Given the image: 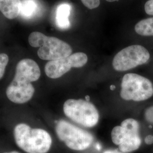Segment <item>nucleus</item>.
I'll return each mask as SVG.
<instances>
[{
  "instance_id": "nucleus-12",
  "label": "nucleus",
  "mask_w": 153,
  "mask_h": 153,
  "mask_svg": "<svg viewBox=\"0 0 153 153\" xmlns=\"http://www.w3.org/2000/svg\"><path fill=\"white\" fill-rule=\"evenodd\" d=\"M38 10L36 0H22L20 15L24 18L30 19L34 16Z\"/></svg>"
},
{
  "instance_id": "nucleus-15",
  "label": "nucleus",
  "mask_w": 153,
  "mask_h": 153,
  "mask_svg": "<svg viewBox=\"0 0 153 153\" xmlns=\"http://www.w3.org/2000/svg\"><path fill=\"white\" fill-rule=\"evenodd\" d=\"M82 4L89 9L97 8L100 5V0H81Z\"/></svg>"
},
{
  "instance_id": "nucleus-5",
  "label": "nucleus",
  "mask_w": 153,
  "mask_h": 153,
  "mask_svg": "<svg viewBox=\"0 0 153 153\" xmlns=\"http://www.w3.org/2000/svg\"><path fill=\"white\" fill-rule=\"evenodd\" d=\"M153 86L148 78L134 73H128L123 77L121 97L126 100L141 102L150 98Z\"/></svg>"
},
{
  "instance_id": "nucleus-14",
  "label": "nucleus",
  "mask_w": 153,
  "mask_h": 153,
  "mask_svg": "<svg viewBox=\"0 0 153 153\" xmlns=\"http://www.w3.org/2000/svg\"><path fill=\"white\" fill-rule=\"evenodd\" d=\"M9 62V57L5 53L0 54V79L4 76L6 66Z\"/></svg>"
},
{
  "instance_id": "nucleus-21",
  "label": "nucleus",
  "mask_w": 153,
  "mask_h": 153,
  "mask_svg": "<svg viewBox=\"0 0 153 153\" xmlns=\"http://www.w3.org/2000/svg\"><path fill=\"white\" fill-rule=\"evenodd\" d=\"M115 86H111V90H114V89H115Z\"/></svg>"
},
{
  "instance_id": "nucleus-3",
  "label": "nucleus",
  "mask_w": 153,
  "mask_h": 153,
  "mask_svg": "<svg viewBox=\"0 0 153 153\" xmlns=\"http://www.w3.org/2000/svg\"><path fill=\"white\" fill-rule=\"evenodd\" d=\"M28 43L33 47H39V57L44 60H56L71 55L69 44L59 39L48 36L43 33L35 31L30 33Z\"/></svg>"
},
{
  "instance_id": "nucleus-9",
  "label": "nucleus",
  "mask_w": 153,
  "mask_h": 153,
  "mask_svg": "<svg viewBox=\"0 0 153 153\" xmlns=\"http://www.w3.org/2000/svg\"><path fill=\"white\" fill-rule=\"evenodd\" d=\"M87 55L76 52L60 59L49 61L45 66V73L49 78H60L71 69V68H81L88 62Z\"/></svg>"
},
{
  "instance_id": "nucleus-8",
  "label": "nucleus",
  "mask_w": 153,
  "mask_h": 153,
  "mask_svg": "<svg viewBox=\"0 0 153 153\" xmlns=\"http://www.w3.org/2000/svg\"><path fill=\"white\" fill-rule=\"evenodd\" d=\"M150 57L149 51L142 45H130L116 54L112 66L115 71H126L146 63Z\"/></svg>"
},
{
  "instance_id": "nucleus-19",
  "label": "nucleus",
  "mask_w": 153,
  "mask_h": 153,
  "mask_svg": "<svg viewBox=\"0 0 153 153\" xmlns=\"http://www.w3.org/2000/svg\"><path fill=\"white\" fill-rule=\"evenodd\" d=\"M104 153H117V152H113V151H107L105 152H104Z\"/></svg>"
},
{
  "instance_id": "nucleus-11",
  "label": "nucleus",
  "mask_w": 153,
  "mask_h": 153,
  "mask_svg": "<svg viewBox=\"0 0 153 153\" xmlns=\"http://www.w3.org/2000/svg\"><path fill=\"white\" fill-rule=\"evenodd\" d=\"M71 11V6L68 4H61L58 6L56 10V21L59 27L66 29L70 26L69 17Z\"/></svg>"
},
{
  "instance_id": "nucleus-16",
  "label": "nucleus",
  "mask_w": 153,
  "mask_h": 153,
  "mask_svg": "<svg viewBox=\"0 0 153 153\" xmlns=\"http://www.w3.org/2000/svg\"><path fill=\"white\" fill-rule=\"evenodd\" d=\"M145 118L149 123L153 124V105L148 107L145 112Z\"/></svg>"
},
{
  "instance_id": "nucleus-20",
  "label": "nucleus",
  "mask_w": 153,
  "mask_h": 153,
  "mask_svg": "<svg viewBox=\"0 0 153 153\" xmlns=\"http://www.w3.org/2000/svg\"><path fill=\"white\" fill-rule=\"evenodd\" d=\"M108 2H115V1H118L119 0H105Z\"/></svg>"
},
{
  "instance_id": "nucleus-1",
  "label": "nucleus",
  "mask_w": 153,
  "mask_h": 153,
  "mask_svg": "<svg viewBox=\"0 0 153 153\" xmlns=\"http://www.w3.org/2000/svg\"><path fill=\"white\" fill-rule=\"evenodd\" d=\"M41 75L38 64L32 59H25L16 65V74L6 89V95L11 102L23 104L33 98L35 92L31 82L36 81Z\"/></svg>"
},
{
  "instance_id": "nucleus-7",
  "label": "nucleus",
  "mask_w": 153,
  "mask_h": 153,
  "mask_svg": "<svg viewBox=\"0 0 153 153\" xmlns=\"http://www.w3.org/2000/svg\"><path fill=\"white\" fill-rule=\"evenodd\" d=\"M56 131L61 141L64 142L68 148L74 150L87 149L94 140L91 134L65 120L58 122Z\"/></svg>"
},
{
  "instance_id": "nucleus-22",
  "label": "nucleus",
  "mask_w": 153,
  "mask_h": 153,
  "mask_svg": "<svg viewBox=\"0 0 153 153\" xmlns=\"http://www.w3.org/2000/svg\"><path fill=\"white\" fill-rule=\"evenodd\" d=\"M86 100L88 101V100H89V99H90V98H89V97H88V96H87V97H86Z\"/></svg>"
},
{
  "instance_id": "nucleus-23",
  "label": "nucleus",
  "mask_w": 153,
  "mask_h": 153,
  "mask_svg": "<svg viewBox=\"0 0 153 153\" xmlns=\"http://www.w3.org/2000/svg\"><path fill=\"white\" fill-rule=\"evenodd\" d=\"M20 153L17 152H8V153Z\"/></svg>"
},
{
  "instance_id": "nucleus-2",
  "label": "nucleus",
  "mask_w": 153,
  "mask_h": 153,
  "mask_svg": "<svg viewBox=\"0 0 153 153\" xmlns=\"http://www.w3.org/2000/svg\"><path fill=\"white\" fill-rule=\"evenodd\" d=\"M14 138L17 145L27 153H46L52 145L49 133L42 129H33L26 124L15 127Z\"/></svg>"
},
{
  "instance_id": "nucleus-18",
  "label": "nucleus",
  "mask_w": 153,
  "mask_h": 153,
  "mask_svg": "<svg viewBox=\"0 0 153 153\" xmlns=\"http://www.w3.org/2000/svg\"><path fill=\"white\" fill-rule=\"evenodd\" d=\"M145 142L148 145H152L153 143V136L148 135L145 138Z\"/></svg>"
},
{
  "instance_id": "nucleus-6",
  "label": "nucleus",
  "mask_w": 153,
  "mask_h": 153,
  "mask_svg": "<svg viewBox=\"0 0 153 153\" xmlns=\"http://www.w3.org/2000/svg\"><path fill=\"white\" fill-rule=\"evenodd\" d=\"M65 115L71 120L81 126L91 128L96 126L99 118L95 105L83 99H68L63 107Z\"/></svg>"
},
{
  "instance_id": "nucleus-10",
  "label": "nucleus",
  "mask_w": 153,
  "mask_h": 153,
  "mask_svg": "<svg viewBox=\"0 0 153 153\" xmlns=\"http://www.w3.org/2000/svg\"><path fill=\"white\" fill-rule=\"evenodd\" d=\"M22 0H0V11L9 19L16 18L20 14Z\"/></svg>"
},
{
  "instance_id": "nucleus-17",
  "label": "nucleus",
  "mask_w": 153,
  "mask_h": 153,
  "mask_svg": "<svg viewBox=\"0 0 153 153\" xmlns=\"http://www.w3.org/2000/svg\"><path fill=\"white\" fill-rule=\"evenodd\" d=\"M145 10L148 15L153 16V0H149L146 2Z\"/></svg>"
},
{
  "instance_id": "nucleus-4",
  "label": "nucleus",
  "mask_w": 153,
  "mask_h": 153,
  "mask_svg": "<svg viewBox=\"0 0 153 153\" xmlns=\"http://www.w3.org/2000/svg\"><path fill=\"white\" fill-rule=\"evenodd\" d=\"M140 125L133 119H127L121 123L120 126L114 127L111 132L112 142L118 145L123 153L136 150L141 144L139 135Z\"/></svg>"
},
{
  "instance_id": "nucleus-13",
  "label": "nucleus",
  "mask_w": 153,
  "mask_h": 153,
  "mask_svg": "<svg viewBox=\"0 0 153 153\" xmlns=\"http://www.w3.org/2000/svg\"><path fill=\"white\" fill-rule=\"evenodd\" d=\"M136 32L142 36H153V17L143 19L135 26Z\"/></svg>"
}]
</instances>
